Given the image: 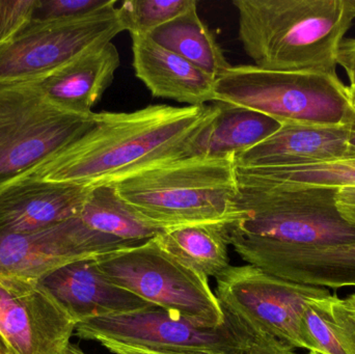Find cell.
<instances>
[{
	"mask_svg": "<svg viewBox=\"0 0 355 354\" xmlns=\"http://www.w3.org/2000/svg\"><path fill=\"white\" fill-rule=\"evenodd\" d=\"M239 220L230 245L243 261L279 247H325L355 241V227L336 207L337 188L257 182L238 176Z\"/></svg>",
	"mask_w": 355,
	"mask_h": 354,
	"instance_id": "3957f363",
	"label": "cell"
},
{
	"mask_svg": "<svg viewBox=\"0 0 355 354\" xmlns=\"http://www.w3.org/2000/svg\"><path fill=\"white\" fill-rule=\"evenodd\" d=\"M149 37L214 78L231 67L214 33L198 16L196 6L158 27Z\"/></svg>",
	"mask_w": 355,
	"mask_h": 354,
	"instance_id": "44dd1931",
	"label": "cell"
},
{
	"mask_svg": "<svg viewBox=\"0 0 355 354\" xmlns=\"http://www.w3.org/2000/svg\"><path fill=\"white\" fill-rule=\"evenodd\" d=\"M194 6H198L196 0H128L118 12L125 31L130 35H149Z\"/></svg>",
	"mask_w": 355,
	"mask_h": 354,
	"instance_id": "d4e9b609",
	"label": "cell"
},
{
	"mask_svg": "<svg viewBox=\"0 0 355 354\" xmlns=\"http://www.w3.org/2000/svg\"><path fill=\"white\" fill-rule=\"evenodd\" d=\"M227 224H191L168 229L155 237L176 259L207 278L230 267Z\"/></svg>",
	"mask_w": 355,
	"mask_h": 354,
	"instance_id": "7402d4cb",
	"label": "cell"
},
{
	"mask_svg": "<svg viewBox=\"0 0 355 354\" xmlns=\"http://www.w3.org/2000/svg\"><path fill=\"white\" fill-rule=\"evenodd\" d=\"M128 247L77 216L33 232L0 235V274L41 280L67 264Z\"/></svg>",
	"mask_w": 355,
	"mask_h": 354,
	"instance_id": "7c38bea8",
	"label": "cell"
},
{
	"mask_svg": "<svg viewBox=\"0 0 355 354\" xmlns=\"http://www.w3.org/2000/svg\"><path fill=\"white\" fill-rule=\"evenodd\" d=\"M78 216L95 232L131 247L151 240L166 231L127 204L112 184L93 187Z\"/></svg>",
	"mask_w": 355,
	"mask_h": 354,
	"instance_id": "ffe728a7",
	"label": "cell"
},
{
	"mask_svg": "<svg viewBox=\"0 0 355 354\" xmlns=\"http://www.w3.org/2000/svg\"><path fill=\"white\" fill-rule=\"evenodd\" d=\"M76 326L39 280L0 274V336L10 354H64Z\"/></svg>",
	"mask_w": 355,
	"mask_h": 354,
	"instance_id": "8fae6325",
	"label": "cell"
},
{
	"mask_svg": "<svg viewBox=\"0 0 355 354\" xmlns=\"http://www.w3.org/2000/svg\"><path fill=\"white\" fill-rule=\"evenodd\" d=\"M97 114L56 107L27 83L0 85V186L16 180L80 139Z\"/></svg>",
	"mask_w": 355,
	"mask_h": 354,
	"instance_id": "52a82bcc",
	"label": "cell"
},
{
	"mask_svg": "<svg viewBox=\"0 0 355 354\" xmlns=\"http://www.w3.org/2000/svg\"><path fill=\"white\" fill-rule=\"evenodd\" d=\"M215 280V295L227 315L252 336L269 337L292 349H304L300 324L306 306L331 294L250 264L230 266Z\"/></svg>",
	"mask_w": 355,
	"mask_h": 354,
	"instance_id": "ba28073f",
	"label": "cell"
},
{
	"mask_svg": "<svg viewBox=\"0 0 355 354\" xmlns=\"http://www.w3.org/2000/svg\"><path fill=\"white\" fill-rule=\"evenodd\" d=\"M93 187L22 178L0 186V235L33 232L77 218Z\"/></svg>",
	"mask_w": 355,
	"mask_h": 354,
	"instance_id": "5bb4252c",
	"label": "cell"
},
{
	"mask_svg": "<svg viewBox=\"0 0 355 354\" xmlns=\"http://www.w3.org/2000/svg\"><path fill=\"white\" fill-rule=\"evenodd\" d=\"M308 354H321V353H314V351H310V353H309Z\"/></svg>",
	"mask_w": 355,
	"mask_h": 354,
	"instance_id": "74e56055",
	"label": "cell"
},
{
	"mask_svg": "<svg viewBox=\"0 0 355 354\" xmlns=\"http://www.w3.org/2000/svg\"><path fill=\"white\" fill-rule=\"evenodd\" d=\"M348 127H349V133H348L347 156L345 159H355V114Z\"/></svg>",
	"mask_w": 355,
	"mask_h": 354,
	"instance_id": "1f68e13d",
	"label": "cell"
},
{
	"mask_svg": "<svg viewBox=\"0 0 355 354\" xmlns=\"http://www.w3.org/2000/svg\"><path fill=\"white\" fill-rule=\"evenodd\" d=\"M238 37L254 66L338 76L340 44L352 26V0H235Z\"/></svg>",
	"mask_w": 355,
	"mask_h": 354,
	"instance_id": "7a4b0ae2",
	"label": "cell"
},
{
	"mask_svg": "<svg viewBox=\"0 0 355 354\" xmlns=\"http://www.w3.org/2000/svg\"><path fill=\"white\" fill-rule=\"evenodd\" d=\"M125 31L116 1L93 14L31 20L0 47V85L31 82Z\"/></svg>",
	"mask_w": 355,
	"mask_h": 354,
	"instance_id": "9c48e42d",
	"label": "cell"
},
{
	"mask_svg": "<svg viewBox=\"0 0 355 354\" xmlns=\"http://www.w3.org/2000/svg\"><path fill=\"white\" fill-rule=\"evenodd\" d=\"M64 354H87L85 353V351H81L80 348H79L77 345L72 344L71 343L70 345H69L68 349H67L66 353Z\"/></svg>",
	"mask_w": 355,
	"mask_h": 354,
	"instance_id": "d6a6232c",
	"label": "cell"
},
{
	"mask_svg": "<svg viewBox=\"0 0 355 354\" xmlns=\"http://www.w3.org/2000/svg\"><path fill=\"white\" fill-rule=\"evenodd\" d=\"M337 62L347 74L350 85L355 87V37H345L341 42Z\"/></svg>",
	"mask_w": 355,
	"mask_h": 354,
	"instance_id": "f546056e",
	"label": "cell"
},
{
	"mask_svg": "<svg viewBox=\"0 0 355 354\" xmlns=\"http://www.w3.org/2000/svg\"><path fill=\"white\" fill-rule=\"evenodd\" d=\"M37 1L0 0V47L31 20Z\"/></svg>",
	"mask_w": 355,
	"mask_h": 354,
	"instance_id": "4316f807",
	"label": "cell"
},
{
	"mask_svg": "<svg viewBox=\"0 0 355 354\" xmlns=\"http://www.w3.org/2000/svg\"><path fill=\"white\" fill-rule=\"evenodd\" d=\"M304 349L321 354H355V313L347 299L329 295L311 301L302 314Z\"/></svg>",
	"mask_w": 355,
	"mask_h": 354,
	"instance_id": "603a6c76",
	"label": "cell"
},
{
	"mask_svg": "<svg viewBox=\"0 0 355 354\" xmlns=\"http://www.w3.org/2000/svg\"><path fill=\"white\" fill-rule=\"evenodd\" d=\"M96 258L67 264L39 280L77 324L157 308L110 282Z\"/></svg>",
	"mask_w": 355,
	"mask_h": 354,
	"instance_id": "4fadbf2b",
	"label": "cell"
},
{
	"mask_svg": "<svg viewBox=\"0 0 355 354\" xmlns=\"http://www.w3.org/2000/svg\"><path fill=\"white\" fill-rule=\"evenodd\" d=\"M114 284L150 305L205 328H218L227 315L209 278L164 251L155 238L96 258Z\"/></svg>",
	"mask_w": 355,
	"mask_h": 354,
	"instance_id": "8992f818",
	"label": "cell"
},
{
	"mask_svg": "<svg viewBox=\"0 0 355 354\" xmlns=\"http://www.w3.org/2000/svg\"><path fill=\"white\" fill-rule=\"evenodd\" d=\"M246 263L292 282L322 288L355 287V241L325 247H279Z\"/></svg>",
	"mask_w": 355,
	"mask_h": 354,
	"instance_id": "ac0fdd59",
	"label": "cell"
},
{
	"mask_svg": "<svg viewBox=\"0 0 355 354\" xmlns=\"http://www.w3.org/2000/svg\"><path fill=\"white\" fill-rule=\"evenodd\" d=\"M131 37L135 76L145 83L154 97L188 106H205L215 102L216 78L158 45L149 35Z\"/></svg>",
	"mask_w": 355,
	"mask_h": 354,
	"instance_id": "e0dca14e",
	"label": "cell"
},
{
	"mask_svg": "<svg viewBox=\"0 0 355 354\" xmlns=\"http://www.w3.org/2000/svg\"><path fill=\"white\" fill-rule=\"evenodd\" d=\"M114 0H37L31 20L75 18L103 10Z\"/></svg>",
	"mask_w": 355,
	"mask_h": 354,
	"instance_id": "484cf974",
	"label": "cell"
},
{
	"mask_svg": "<svg viewBox=\"0 0 355 354\" xmlns=\"http://www.w3.org/2000/svg\"><path fill=\"white\" fill-rule=\"evenodd\" d=\"M121 64L120 53L110 42L95 48L58 70L25 82L60 109L87 116L112 85Z\"/></svg>",
	"mask_w": 355,
	"mask_h": 354,
	"instance_id": "2e32d148",
	"label": "cell"
},
{
	"mask_svg": "<svg viewBox=\"0 0 355 354\" xmlns=\"http://www.w3.org/2000/svg\"><path fill=\"white\" fill-rule=\"evenodd\" d=\"M347 125L285 122L262 143L236 155L242 168H281L345 159Z\"/></svg>",
	"mask_w": 355,
	"mask_h": 354,
	"instance_id": "9a60e30c",
	"label": "cell"
},
{
	"mask_svg": "<svg viewBox=\"0 0 355 354\" xmlns=\"http://www.w3.org/2000/svg\"><path fill=\"white\" fill-rule=\"evenodd\" d=\"M335 203L342 218L355 227V186L337 188Z\"/></svg>",
	"mask_w": 355,
	"mask_h": 354,
	"instance_id": "83f0119b",
	"label": "cell"
},
{
	"mask_svg": "<svg viewBox=\"0 0 355 354\" xmlns=\"http://www.w3.org/2000/svg\"><path fill=\"white\" fill-rule=\"evenodd\" d=\"M75 334L83 340L110 339L166 354H243L254 339L229 315L223 326L205 328L159 308L81 322Z\"/></svg>",
	"mask_w": 355,
	"mask_h": 354,
	"instance_id": "30bf717a",
	"label": "cell"
},
{
	"mask_svg": "<svg viewBox=\"0 0 355 354\" xmlns=\"http://www.w3.org/2000/svg\"><path fill=\"white\" fill-rule=\"evenodd\" d=\"M215 102L248 108L281 123L347 125L354 118L339 76L231 66L215 81Z\"/></svg>",
	"mask_w": 355,
	"mask_h": 354,
	"instance_id": "5b68a950",
	"label": "cell"
},
{
	"mask_svg": "<svg viewBox=\"0 0 355 354\" xmlns=\"http://www.w3.org/2000/svg\"><path fill=\"white\" fill-rule=\"evenodd\" d=\"M348 96H349L350 103H352V107H354L355 112V87H347Z\"/></svg>",
	"mask_w": 355,
	"mask_h": 354,
	"instance_id": "836d02e7",
	"label": "cell"
},
{
	"mask_svg": "<svg viewBox=\"0 0 355 354\" xmlns=\"http://www.w3.org/2000/svg\"><path fill=\"white\" fill-rule=\"evenodd\" d=\"M213 103L184 107L158 104L132 112H99L91 130L18 179L95 187L188 157L198 135L218 114V104Z\"/></svg>",
	"mask_w": 355,
	"mask_h": 354,
	"instance_id": "6da1fadb",
	"label": "cell"
},
{
	"mask_svg": "<svg viewBox=\"0 0 355 354\" xmlns=\"http://www.w3.org/2000/svg\"><path fill=\"white\" fill-rule=\"evenodd\" d=\"M352 8H354L355 12V0H352Z\"/></svg>",
	"mask_w": 355,
	"mask_h": 354,
	"instance_id": "8d00e7d4",
	"label": "cell"
},
{
	"mask_svg": "<svg viewBox=\"0 0 355 354\" xmlns=\"http://www.w3.org/2000/svg\"><path fill=\"white\" fill-rule=\"evenodd\" d=\"M112 185L141 215L166 230L191 224L229 226L241 215L234 154L180 158Z\"/></svg>",
	"mask_w": 355,
	"mask_h": 354,
	"instance_id": "277c9868",
	"label": "cell"
},
{
	"mask_svg": "<svg viewBox=\"0 0 355 354\" xmlns=\"http://www.w3.org/2000/svg\"><path fill=\"white\" fill-rule=\"evenodd\" d=\"M347 299L350 305H352V309H354L355 313V293L352 294V297H347Z\"/></svg>",
	"mask_w": 355,
	"mask_h": 354,
	"instance_id": "d590c367",
	"label": "cell"
},
{
	"mask_svg": "<svg viewBox=\"0 0 355 354\" xmlns=\"http://www.w3.org/2000/svg\"><path fill=\"white\" fill-rule=\"evenodd\" d=\"M237 174L257 182L340 188L355 186V159L281 168H237Z\"/></svg>",
	"mask_w": 355,
	"mask_h": 354,
	"instance_id": "cb8c5ba5",
	"label": "cell"
},
{
	"mask_svg": "<svg viewBox=\"0 0 355 354\" xmlns=\"http://www.w3.org/2000/svg\"><path fill=\"white\" fill-rule=\"evenodd\" d=\"M243 354H294V349L269 337L254 336Z\"/></svg>",
	"mask_w": 355,
	"mask_h": 354,
	"instance_id": "f1b7e54d",
	"label": "cell"
},
{
	"mask_svg": "<svg viewBox=\"0 0 355 354\" xmlns=\"http://www.w3.org/2000/svg\"><path fill=\"white\" fill-rule=\"evenodd\" d=\"M216 118L202 129L192 143L190 156L238 155L275 134L282 123L248 108L216 102Z\"/></svg>",
	"mask_w": 355,
	"mask_h": 354,
	"instance_id": "d6986e66",
	"label": "cell"
},
{
	"mask_svg": "<svg viewBox=\"0 0 355 354\" xmlns=\"http://www.w3.org/2000/svg\"><path fill=\"white\" fill-rule=\"evenodd\" d=\"M98 343H100L104 348L107 349L110 353L114 354H166L141 348V347L131 346V345L116 342V341L110 340V339H101L98 341Z\"/></svg>",
	"mask_w": 355,
	"mask_h": 354,
	"instance_id": "4dcf8cb0",
	"label": "cell"
},
{
	"mask_svg": "<svg viewBox=\"0 0 355 354\" xmlns=\"http://www.w3.org/2000/svg\"><path fill=\"white\" fill-rule=\"evenodd\" d=\"M0 354H10V351H8V347H6L1 336H0Z\"/></svg>",
	"mask_w": 355,
	"mask_h": 354,
	"instance_id": "e575fe53",
	"label": "cell"
}]
</instances>
